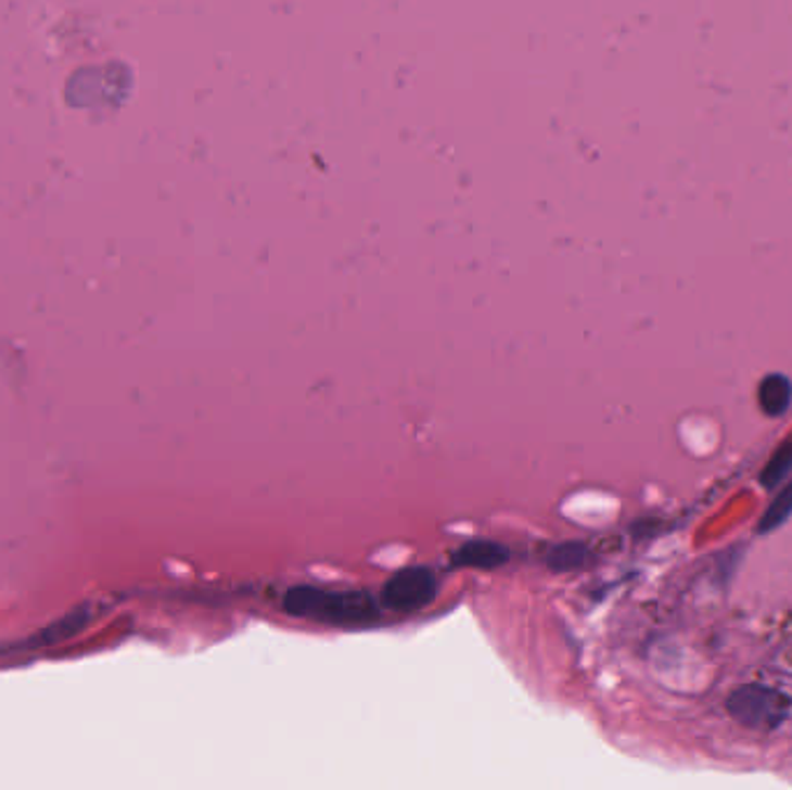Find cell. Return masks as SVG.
<instances>
[{
    "label": "cell",
    "mask_w": 792,
    "mask_h": 790,
    "mask_svg": "<svg viewBox=\"0 0 792 790\" xmlns=\"http://www.w3.org/2000/svg\"><path fill=\"white\" fill-rule=\"evenodd\" d=\"M285 612L334 626H369L378 620V603L367 591H332L295 587L283 598Z\"/></svg>",
    "instance_id": "6da1fadb"
},
{
    "label": "cell",
    "mask_w": 792,
    "mask_h": 790,
    "mask_svg": "<svg viewBox=\"0 0 792 790\" xmlns=\"http://www.w3.org/2000/svg\"><path fill=\"white\" fill-rule=\"evenodd\" d=\"M792 702L785 693L763 684L739 686L728 698V712L751 730H777L790 714Z\"/></svg>",
    "instance_id": "7a4b0ae2"
},
{
    "label": "cell",
    "mask_w": 792,
    "mask_h": 790,
    "mask_svg": "<svg viewBox=\"0 0 792 790\" xmlns=\"http://www.w3.org/2000/svg\"><path fill=\"white\" fill-rule=\"evenodd\" d=\"M436 596V577L429 569H406L396 573L381 594V603L394 612H416Z\"/></svg>",
    "instance_id": "3957f363"
},
{
    "label": "cell",
    "mask_w": 792,
    "mask_h": 790,
    "mask_svg": "<svg viewBox=\"0 0 792 790\" xmlns=\"http://www.w3.org/2000/svg\"><path fill=\"white\" fill-rule=\"evenodd\" d=\"M452 561L467 569H496L508 561V549L491 540H471L457 549Z\"/></svg>",
    "instance_id": "277c9868"
},
{
    "label": "cell",
    "mask_w": 792,
    "mask_h": 790,
    "mask_svg": "<svg viewBox=\"0 0 792 790\" xmlns=\"http://www.w3.org/2000/svg\"><path fill=\"white\" fill-rule=\"evenodd\" d=\"M757 399H761V406L767 416H783L792 399V385L785 375L771 373L761 383Z\"/></svg>",
    "instance_id": "5b68a950"
},
{
    "label": "cell",
    "mask_w": 792,
    "mask_h": 790,
    "mask_svg": "<svg viewBox=\"0 0 792 790\" xmlns=\"http://www.w3.org/2000/svg\"><path fill=\"white\" fill-rule=\"evenodd\" d=\"M790 514H792V483L781 494H777V499L769 504L763 520L757 522V531H761V534H769V531L785 524Z\"/></svg>",
    "instance_id": "8992f818"
},
{
    "label": "cell",
    "mask_w": 792,
    "mask_h": 790,
    "mask_svg": "<svg viewBox=\"0 0 792 790\" xmlns=\"http://www.w3.org/2000/svg\"><path fill=\"white\" fill-rule=\"evenodd\" d=\"M790 471H792V441L783 443L781 448H779L777 453H774L771 461L767 463L765 471H763V475H761V483H763L767 489L777 487V485L781 483V480H783Z\"/></svg>",
    "instance_id": "52a82bcc"
},
{
    "label": "cell",
    "mask_w": 792,
    "mask_h": 790,
    "mask_svg": "<svg viewBox=\"0 0 792 790\" xmlns=\"http://www.w3.org/2000/svg\"><path fill=\"white\" fill-rule=\"evenodd\" d=\"M584 559H587V547L584 545H561L549 557V563L557 571H573L584 563Z\"/></svg>",
    "instance_id": "ba28073f"
}]
</instances>
